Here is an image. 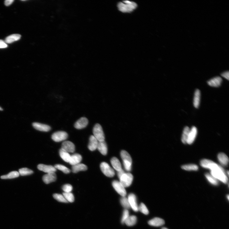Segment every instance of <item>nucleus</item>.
I'll return each instance as SVG.
<instances>
[{
	"mask_svg": "<svg viewBox=\"0 0 229 229\" xmlns=\"http://www.w3.org/2000/svg\"><path fill=\"white\" fill-rule=\"evenodd\" d=\"M211 175L224 183H227L228 181V178L226 175L224 170L222 167L217 165L211 170Z\"/></svg>",
	"mask_w": 229,
	"mask_h": 229,
	"instance_id": "nucleus-1",
	"label": "nucleus"
},
{
	"mask_svg": "<svg viewBox=\"0 0 229 229\" xmlns=\"http://www.w3.org/2000/svg\"><path fill=\"white\" fill-rule=\"evenodd\" d=\"M137 6L135 3L129 1L120 2L118 5L119 10L123 13L131 12L135 9Z\"/></svg>",
	"mask_w": 229,
	"mask_h": 229,
	"instance_id": "nucleus-2",
	"label": "nucleus"
},
{
	"mask_svg": "<svg viewBox=\"0 0 229 229\" xmlns=\"http://www.w3.org/2000/svg\"><path fill=\"white\" fill-rule=\"evenodd\" d=\"M120 155L123 161L125 169L127 171H131L132 164V160L131 156L125 150L121 151Z\"/></svg>",
	"mask_w": 229,
	"mask_h": 229,
	"instance_id": "nucleus-3",
	"label": "nucleus"
},
{
	"mask_svg": "<svg viewBox=\"0 0 229 229\" xmlns=\"http://www.w3.org/2000/svg\"><path fill=\"white\" fill-rule=\"evenodd\" d=\"M93 136L98 141H104V134L100 125L97 124L95 125L93 129Z\"/></svg>",
	"mask_w": 229,
	"mask_h": 229,
	"instance_id": "nucleus-4",
	"label": "nucleus"
},
{
	"mask_svg": "<svg viewBox=\"0 0 229 229\" xmlns=\"http://www.w3.org/2000/svg\"><path fill=\"white\" fill-rule=\"evenodd\" d=\"M133 176L130 173H125L119 178L120 183L125 188L130 186L133 180Z\"/></svg>",
	"mask_w": 229,
	"mask_h": 229,
	"instance_id": "nucleus-5",
	"label": "nucleus"
},
{
	"mask_svg": "<svg viewBox=\"0 0 229 229\" xmlns=\"http://www.w3.org/2000/svg\"><path fill=\"white\" fill-rule=\"evenodd\" d=\"M100 167L102 173L108 177H113L115 174L114 170L106 162H102Z\"/></svg>",
	"mask_w": 229,
	"mask_h": 229,
	"instance_id": "nucleus-6",
	"label": "nucleus"
},
{
	"mask_svg": "<svg viewBox=\"0 0 229 229\" xmlns=\"http://www.w3.org/2000/svg\"><path fill=\"white\" fill-rule=\"evenodd\" d=\"M68 136V134L66 132L58 131L53 134L52 139L56 142H60L66 140Z\"/></svg>",
	"mask_w": 229,
	"mask_h": 229,
	"instance_id": "nucleus-7",
	"label": "nucleus"
},
{
	"mask_svg": "<svg viewBox=\"0 0 229 229\" xmlns=\"http://www.w3.org/2000/svg\"><path fill=\"white\" fill-rule=\"evenodd\" d=\"M112 186L116 192L122 197H125L127 193L125 188L120 183L119 181H114L112 183Z\"/></svg>",
	"mask_w": 229,
	"mask_h": 229,
	"instance_id": "nucleus-8",
	"label": "nucleus"
},
{
	"mask_svg": "<svg viewBox=\"0 0 229 229\" xmlns=\"http://www.w3.org/2000/svg\"><path fill=\"white\" fill-rule=\"evenodd\" d=\"M128 199L131 208L135 212H138L139 211L138 205L137 204L136 195L134 194L131 193L128 195Z\"/></svg>",
	"mask_w": 229,
	"mask_h": 229,
	"instance_id": "nucleus-9",
	"label": "nucleus"
},
{
	"mask_svg": "<svg viewBox=\"0 0 229 229\" xmlns=\"http://www.w3.org/2000/svg\"><path fill=\"white\" fill-rule=\"evenodd\" d=\"M61 149L68 153L74 152L75 150L74 144L69 141H65L63 142L61 146Z\"/></svg>",
	"mask_w": 229,
	"mask_h": 229,
	"instance_id": "nucleus-10",
	"label": "nucleus"
},
{
	"mask_svg": "<svg viewBox=\"0 0 229 229\" xmlns=\"http://www.w3.org/2000/svg\"><path fill=\"white\" fill-rule=\"evenodd\" d=\"M38 169L41 171L48 173L54 172L57 171V169L54 166L51 165H46L44 164H40L37 166Z\"/></svg>",
	"mask_w": 229,
	"mask_h": 229,
	"instance_id": "nucleus-11",
	"label": "nucleus"
},
{
	"mask_svg": "<svg viewBox=\"0 0 229 229\" xmlns=\"http://www.w3.org/2000/svg\"><path fill=\"white\" fill-rule=\"evenodd\" d=\"M42 179L44 183L48 184L56 180L57 175L54 172L48 173L43 176Z\"/></svg>",
	"mask_w": 229,
	"mask_h": 229,
	"instance_id": "nucleus-12",
	"label": "nucleus"
},
{
	"mask_svg": "<svg viewBox=\"0 0 229 229\" xmlns=\"http://www.w3.org/2000/svg\"><path fill=\"white\" fill-rule=\"evenodd\" d=\"M197 133V129L195 127H193L190 130L187 143L189 145L191 144L195 141Z\"/></svg>",
	"mask_w": 229,
	"mask_h": 229,
	"instance_id": "nucleus-13",
	"label": "nucleus"
},
{
	"mask_svg": "<svg viewBox=\"0 0 229 229\" xmlns=\"http://www.w3.org/2000/svg\"><path fill=\"white\" fill-rule=\"evenodd\" d=\"M32 125L34 128L40 131L48 132L51 129V127L48 125L37 122L33 123Z\"/></svg>",
	"mask_w": 229,
	"mask_h": 229,
	"instance_id": "nucleus-14",
	"label": "nucleus"
},
{
	"mask_svg": "<svg viewBox=\"0 0 229 229\" xmlns=\"http://www.w3.org/2000/svg\"><path fill=\"white\" fill-rule=\"evenodd\" d=\"M88 124V120L86 117H83L79 119L75 124V127L77 129H83Z\"/></svg>",
	"mask_w": 229,
	"mask_h": 229,
	"instance_id": "nucleus-15",
	"label": "nucleus"
},
{
	"mask_svg": "<svg viewBox=\"0 0 229 229\" xmlns=\"http://www.w3.org/2000/svg\"><path fill=\"white\" fill-rule=\"evenodd\" d=\"M98 141L93 135L91 136L90 138L88 148L91 151H95L97 149Z\"/></svg>",
	"mask_w": 229,
	"mask_h": 229,
	"instance_id": "nucleus-16",
	"label": "nucleus"
},
{
	"mask_svg": "<svg viewBox=\"0 0 229 229\" xmlns=\"http://www.w3.org/2000/svg\"><path fill=\"white\" fill-rule=\"evenodd\" d=\"M222 81V79L221 77L217 76L207 81V83L211 87H217L221 86Z\"/></svg>",
	"mask_w": 229,
	"mask_h": 229,
	"instance_id": "nucleus-17",
	"label": "nucleus"
},
{
	"mask_svg": "<svg viewBox=\"0 0 229 229\" xmlns=\"http://www.w3.org/2000/svg\"><path fill=\"white\" fill-rule=\"evenodd\" d=\"M148 224L154 227H160L165 224V222L162 219L156 217L150 220L148 222Z\"/></svg>",
	"mask_w": 229,
	"mask_h": 229,
	"instance_id": "nucleus-18",
	"label": "nucleus"
},
{
	"mask_svg": "<svg viewBox=\"0 0 229 229\" xmlns=\"http://www.w3.org/2000/svg\"><path fill=\"white\" fill-rule=\"evenodd\" d=\"M201 165L204 168L212 169L217 164L213 161L207 159H203L201 161Z\"/></svg>",
	"mask_w": 229,
	"mask_h": 229,
	"instance_id": "nucleus-19",
	"label": "nucleus"
},
{
	"mask_svg": "<svg viewBox=\"0 0 229 229\" xmlns=\"http://www.w3.org/2000/svg\"><path fill=\"white\" fill-rule=\"evenodd\" d=\"M82 159L81 156L79 154H75L71 156L69 163L73 166L80 163Z\"/></svg>",
	"mask_w": 229,
	"mask_h": 229,
	"instance_id": "nucleus-20",
	"label": "nucleus"
},
{
	"mask_svg": "<svg viewBox=\"0 0 229 229\" xmlns=\"http://www.w3.org/2000/svg\"><path fill=\"white\" fill-rule=\"evenodd\" d=\"M97 149L103 155H105L107 154L108 148L106 143L105 141H99Z\"/></svg>",
	"mask_w": 229,
	"mask_h": 229,
	"instance_id": "nucleus-21",
	"label": "nucleus"
},
{
	"mask_svg": "<svg viewBox=\"0 0 229 229\" xmlns=\"http://www.w3.org/2000/svg\"><path fill=\"white\" fill-rule=\"evenodd\" d=\"M200 91L199 90H196L194 94L193 101L194 106L196 108H198L199 107L200 104Z\"/></svg>",
	"mask_w": 229,
	"mask_h": 229,
	"instance_id": "nucleus-22",
	"label": "nucleus"
},
{
	"mask_svg": "<svg viewBox=\"0 0 229 229\" xmlns=\"http://www.w3.org/2000/svg\"><path fill=\"white\" fill-rule=\"evenodd\" d=\"M87 166L83 164L79 163L72 166V172L76 173L79 172L86 171L87 170Z\"/></svg>",
	"mask_w": 229,
	"mask_h": 229,
	"instance_id": "nucleus-23",
	"label": "nucleus"
},
{
	"mask_svg": "<svg viewBox=\"0 0 229 229\" xmlns=\"http://www.w3.org/2000/svg\"><path fill=\"white\" fill-rule=\"evenodd\" d=\"M21 36L18 34L10 35L5 38V42L6 43H11L20 40Z\"/></svg>",
	"mask_w": 229,
	"mask_h": 229,
	"instance_id": "nucleus-24",
	"label": "nucleus"
},
{
	"mask_svg": "<svg viewBox=\"0 0 229 229\" xmlns=\"http://www.w3.org/2000/svg\"><path fill=\"white\" fill-rule=\"evenodd\" d=\"M218 158L219 162L222 165L224 166L228 165L229 162V159L226 155L223 153H221L218 155Z\"/></svg>",
	"mask_w": 229,
	"mask_h": 229,
	"instance_id": "nucleus-25",
	"label": "nucleus"
},
{
	"mask_svg": "<svg viewBox=\"0 0 229 229\" xmlns=\"http://www.w3.org/2000/svg\"><path fill=\"white\" fill-rule=\"evenodd\" d=\"M110 162L114 168L117 171H119L122 169L121 164L118 158L116 157H113L111 159Z\"/></svg>",
	"mask_w": 229,
	"mask_h": 229,
	"instance_id": "nucleus-26",
	"label": "nucleus"
},
{
	"mask_svg": "<svg viewBox=\"0 0 229 229\" xmlns=\"http://www.w3.org/2000/svg\"><path fill=\"white\" fill-rule=\"evenodd\" d=\"M59 154L61 158L65 162L69 163L70 160L71 155L69 153L61 149L59 151Z\"/></svg>",
	"mask_w": 229,
	"mask_h": 229,
	"instance_id": "nucleus-27",
	"label": "nucleus"
},
{
	"mask_svg": "<svg viewBox=\"0 0 229 229\" xmlns=\"http://www.w3.org/2000/svg\"><path fill=\"white\" fill-rule=\"evenodd\" d=\"M137 222V218L135 216H129L128 218L126 220L125 224L128 226H132L136 224Z\"/></svg>",
	"mask_w": 229,
	"mask_h": 229,
	"instance_id": "nucleus-28",
	"label": "nucleus"
},
{
	"mask_svg": "<svg viewBox=\"0 0 229 229\" xmlns=\"http://www.w3.org/2000/svg\"><path fill=\"white\" fill-rule=\"evenodd\" d=\"M190 129L189 127H186L184 129L181 137L182 142L184 144L187 143L188 138Z\"/></svg>",
	"mask_w": 229,
	"mask_h": 229,
	"instance_id": "nucleus-29",
	"label": "nucleus"
},
{
	"mask_svg": "<svg viewBox=\"0 0 229 229\" xmlns=\"http://www.w3.org/2000/svg\"><path fill=\"white\" fill-rule=\"evenodd\" d=\"M19 172L17 171L11 172L7 175L2 176L1 178L2 179H11L18 177L19 176Z\"/></svg>",
	"mask_w": 229,
	"mask_h": 229,
	"instance_id": "nucleus-30",
	"label": "nucleus"
},
{
	"mask_svg": "<svg viewBox=\"0 0 229 229\" xmlns=\"http://www.w3.org/2000/svg\"><path fill=\"white\" fill-rule=\"evenodd\" d=\"M120 202L122 206L125 209L128 210L131 208L130 205L128 198L125 197H122L120 199Z\"/></svg>",
	"mask_w": 229,
	"mask_h": 229,
	"instance_id": "nucleus-31",
	"label": "nucleus"
},
{
	"mask_svg": "<svg viewBox=\"0 0 229 229\" xmlns=\"http://www.w3.org/2000/svg\"><path fill=\"white\" fill-rule=\"evenodd\" d=\"M181 168L186 171H197L198 169V167L195 164H188L181 167Z\"/></svg>",
	"mask_w": 229,
	"mask_h": 229,
	"instance_id": "nucleus-32",
	"label": "nucleus"
},
{
	"mask_svg": "<svg viewBox=\"0 0 229 229\" xmlns=\"http://www.w3.org/2000/svg\"><path fill=\"white\" fill-rule=\"evenodd\" d=\"M205 176L208 181L211 184L215 186H217L218 184V180L213 177L212 175L209 174H206Z\"/></svg>",
	"mask_w": 229,
	"mask_h": 229,
	"instance_id": "nucleus-33",
	"label": "nucleus"
},
{
	"mask_svg": "<svg viewBox=\"0 0 229 229\" xmlns=\"http://www.w3.org/2000/svg\"><path fill=\"white\" fill-rule=\"evenodd\" d=\"M33 172L32 170L27 168H23L19 170L20 175L22 176L30 175L33 174Z\"/></svg>",
	"mask_w": 229,
	"mask_h": 229,
	"instance_id": "nucleus-34",
	"label": "nucleus"
},
{
	"mask_svg": "<svg viewBox=\"0 0 229 229\" xmlns=\"http://www.w3.org/2000/svg\"><path fill=\"white\" fill-rule=\"evenodd\" d=\"M56 169H57L60 171H62L65 174H68L71 172L69 169L63 165H60V164H57L54 166Z\"/></svg>",
	"mask_w": 229,
	"mask_h": 229,
	"instance_id": "nucleus-35",
	"label": "nucleus"
},
{
	"mask_svg": "<svg viewBox=\"0 0 229 229\" xmlns=\"http://www.w3.org/2000/svg\"><path fill=\"white\" fill-rule=\"evenodd\" d=\"M63 195L66 201L68 202H73L74 201L75 198L74 195L71 192L63 193Z\"/></svg>",
	"mask_w": 229,
	"mask_h": 229,
	"instance_id": "nucleus-36",
	"label": "nucleus"
},
{
	"mask_svg": "<svg viewBox=\"0 0 229 229\" xmlns=\"http://www.w3.org/2000/svg\"><path fill=\"white\" fill-rule=\"evenodd\" d=\"M138 210L145 215H148L149 213L148 208L145 205L142 203H141L138 206Z\"/></svg>",
	"mask_w": 229,
	"mask_h": 229,
	"instance_id": "nucleus-37",
	"label": "nucleus"
},
{
	"mask_svg": "<svg viewBox=\"0 0 229 229\" xmlns=\"http://www.w3.org/2000/svg\"><path fill=\"white\" fill-rule=\"evenodd\" d=\"M53 197L58 201L63 203H67V202L63 195L60 194L55 193L53 195Z\"/></svg>",
	"mask_w": 229,
	"mask_h": 229,
	"instance_id": "nucleus-38",
	"label": "nucleus"
},
{
	"mask_svg": "<svg viewBox=\"0 0 229 229\" xmlns=\"http://www.w3.org/2000/svg\"><path fill=\"white\" fill-rule=\"evenodd\" d=\"M129 212L128 210L125 209L123 211L121 222L122 224H125L126 220L129 216Z\"/></svg>",
	"mask_w": 229,
	"mask_h": 229,
	"instance_id": "nucleus-39",
	"label": "nucleus"
},
{
	"mask_svg": "<svg viewBox=\"0 0 229 229\" xmlns=\"http://www.w3.org/2000/svg\"><path fill=\"white\" fill-rule=\"evenodd\" d=\"M62 189L65 193H70L71 192L73 187L71 185L67 184L63 186Z\"/></svg>",
	"mask_w": 229,
	"mask_h": 229,
	"instance_id": "nucleus-40",
	"label": "nucleus"
},
{
	"mask_svg": "<svg viewBox=\"0 0 229 229\" xmlns=\"http://www.w3.org/2000/svg\"><path fill=\"white\" fill-rule=\"evenodd\" d=\"M8 45L5 41L2 40H0V48H7Z\"/></svg>",
	"mask_w": 229,
	"mask_h": 229,
	"instance_id": "nucleus-41",
	"label": "nucleus"
},
{
	"mask_svg": "<svg viewBox=\"0 0 229 229\" xmlns=\"http://www.w3.org/2000/svg\"><path fill=\"white\" fill-rule=\"evenodd\" d=\"M221 75L226 79L229 80V73L228 71H226L223 73L221 74Z\"/></svg>",
	"mask_w": 229,
	"mask_h": 229,
	"instance_id": "nucleus-42",
	"label": "nucleus"
},
{
	"mask_svg": "<svg viewBox=\"0 0 229 229\" xmlns=\"http://www.w3.org/2000/svg\"><path fill=\"white\" fill-rule=\"evenodd\" d=\"M13 0H6L5 1V4L6 6H9L13 3Z\"/></svg>",
	"mask_w": 229,
	"mask_h": 229,
	"instance_id": "nucleus-43",
	"label": "nucleus"
},
{
	"mask_svg": "<svg viewBox=\"0 0 229 229\" xmlns=\"http://www.w3.org/2000/svg\"><path fill=\"white\" fill-rule=\"evenodd\" d=\"M125 172L124 170L122 169L119 171H117V175H118V177L120 178L124 174Z\"/></svg>",
	"mask_w": 229,
	"mask_h": 229,
	"instance_id": "nucleus-44",
	"label": "nucleus"
},
{
	"mask_svg": "<svg viewBox=\"0 0 229 229\" xmlns=\"http://www.w3.org/2000/svg\"><path fill=\"white\" fill-rule=\"evenodd\" d=\"M3 110V108L1 107H0V111H2Z\"/></svg>",
	"mask_w": 229,
	"mask_h": 229,
	"instance_id": "nucleus-45",
	"label": "nucleus"
},
{
	"mask_svg": "<svg viewBox=\"0 0 229 229\" xmlns=\"http://www.w3.org/2000/svg\"><path fill=\"white\" fill-rule=\"evenodd\" d=\"M162 229H168L165 227H163L162 228Z\"/></svg>",
	"mask_w": 229,
	"mask_h": 229,
	"instance_id": "nucleus-46",
	"label": "nucleus"
},
{
	"mask_svg": "<svg viewBox=\"0 0 229 229\" xmlns=\"http://www.w3.org/2000/svg\"><path fill=\"white\" fill-rule=\"evenodd\" d=\"M227 197L228 198V200H229V196L228 195H227Z\"/></svg>",
	"mask_w": 229,
	"mask_h": 229,
	"instance_id": "nucleus-47",
	"label": "nucleus"
}]
</instances>
